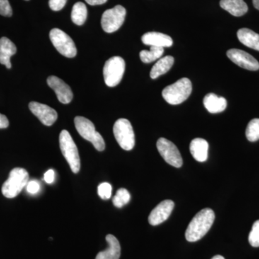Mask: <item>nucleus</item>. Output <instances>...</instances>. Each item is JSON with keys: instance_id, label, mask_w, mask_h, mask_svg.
<instances>
[{"instance_id": "1", "label": "nucleus", "mask_w": 259, "mask_h": 259, "mask_svg": "<svg viewBox=\"0 0 259 259\" xmlns=\"http://www.w3.org/2000/svg\"><path fill=\"white\" fill-rule=\"evenodd\" d=\"M214 211L204 208L199 211L187 227L186 239L189 242H196L202 239L209 231L214 221Z\"/></svg>"}, {"instance_id": "2", "label": "nucleus", "mask_w": 259, "mask_h": 259, "mask_svg": "<svg viewBox=\"0 0 259 259\" xmlns=\"http://www.w3.org/2000/svg\"><path fill=\"white\" fill-rule=\"evenodd\" d=\"M192 91V85L190 80L182 78L173 84L166 87L162 92V96L170 105H180L188 99Z\"/></svg>"}, {"instance_id": "3", "label": "nucleus", "mask_w": 259, "mask_h": 259, "mask_svg": "<svg viewBox=\"0 0 259 259\" xmlns=\"http://www.w3.org/2000/svg\"><path fill=\"white\" fill-rule=\"evenodd\" d=\"M28 172L23 168H15L10 171L8 180L3 184L2 192L7 198H15L26 187Z\"/></svg>"}, {"instance_id": "4", "label": "nucleus", "mask_w": 259, "mask_h": 259, "mask_svg": "<svg viewBox=\"0 0 259 259\" xmlns=\"http://www.w3.org/2000/svg\"><path fill=\"white\" fill-rule=\"evenodd\" d=\"M59 144L61 153L69 163L71 171L77 174L81 168L79 151L71 135L66 130L61 132Z\"/></svg>"}, {"instance_id": "5", "label": "nucleus", "mask_w": 259, "mask_h": 259, "mask_svg": "<svg viewBox=\"0 0 259 259\" xmlns=\"http://www.w3.org/2000/svg\"><path fill=\"white\" fill-rule=\"evenodd\" d=\"M75 127L80 136L93 144L97 151L105 150V143L101 135L97 132L95 125L86 117L77 116L74 119Z\"/></svg>"}, {"instance_id": "6", "label": "nucleus", "mask_w": 259, "mask_h": 259, "mask_svg": "<svg viewBox=\"0 0 259 259\" xmlns=\"http://www.w3.org/2000/svg\"><path fill=\"white\" fill-rule=\"evenodd\" d=\"M125 70V63L120 56H113L105 62L103 76L105 83L114 88L120 83Z\"/></svg>"}, {"instance_id": "7", "label": "nucleus", "mask_w": 259, "mask_h": 259, "mask_svg": "<svg viewBox=\"0 0 259 259\" xmlns=\"http://www.w3.org/2000/svg\"><path fill=\"white\" fill-rule=\"evenodd\" d=\"M114 136L119 146L125 151H131L136 144L132 125L127 119L120 118L116 121L113 127Z\"/></svg>"}, {"instance_id": "8", "label": "nucleus", "mask_w": 259, "mask_h": 259, "mask_svg": "<svg viewBox=\"0 0 259 259\" xmlns=\"http://www.w3.org/2000/svg\"><path fill=\"white\" fill-rule=\"evenodd\" d=\"M50 39L53 45L61 55L74 58L77 54L76 46L69 35L59 28H54L50 32Z\"/></svg>"}, {"instance_id": "9", "label": "nucleus", "mask_w": 259, "mask_h": 259, "mask_svg": "<svg viewBox=\"0 0 259 259\" xmlns=\"http://www.w3.org/2000/svg\"><path fill=\"white\" fill-rule=\"evenodd\" d=\"M126 10L121 5L107 10L102 16L101 25L104 31L112 33L117 31L125 21Z\"/></svg>"}, {"instance_id": "10", "label": "nucleus", "mask_w": 259, "mask_h": 259, "mask_svg": "<svg viewBox=\"0 0 259 259\" xmlns=\"http://www.w3.org/2000/svg\"><path fill=\"white\" fill-rule=\"evenodd\" d=\"M157 149L161 157L168 164L176 168H180L183 164V159L178 148L171 141L164 138L158 140Z\"/></svg>"}, {"instance_id": "11", "label": "nucleus", "mask_w": 259, "mask_h": 259, "mask_svg": "<svg viewBox=\"0 0 259 259\" xmlns=\"http://www.w3.org/2000/svg\"><path fill=\"white\" fill-rule=\"evenodd\" d=\"M227 56L243 69L249 71H257L259 69L258 61L248 53L240 49H230L227 51Z\"/></svg>"}, {"instance_id": "12", "label": "nucleus", "mask_w": 259, "mask_h": 259, "mask_svg": "<svg viewBox=\"0 0 259 259\" xmlns=\"http://www.w3.org/2000/svg\"><path fill=\"white\" fill-rule=\"evenodd\" d=\"M29 108L44 125H52L57 120V112L54 109L47 105L37 102H31L29 104Z\"/></svg>"}, {"instance_id": "13", "label": "nucleus", "mask_w": 259, "mask_h": 259, "mask_svg": "<svg viewBox=\"0 0 259 259\" xmlns=\"http://www.w3.org/2000/svg\"><path fill=\"white\" fill-rule=\"evenodd\" d=\"M47 83L54 90L59 102L63 104H69L71 102L73 99L72 90L62 79L57 76H51L47 79Z\"/></svg>"}, {"instance_id": "14", "label": "nucleus", "mask_w": 259, "mask_h": 259, "mask_svg": "<svg viewBox=\"0 0 259 259\" xmlns=\"http://www.w3.org/2000/svg\"><path fill=\"white\" fill-rule=\"evenodd\" d=\"M175 207L173 201L167 199L162 201L150 213L148 222L151 226H158L166 221Z\"/></svg>"}, {"instance_id": "15", "label": "nucleus", "mask_w": 259, "mask_h": 259, "mask_svg": "<svg viewBox=\"0 0 259 259\" xmlns=\"http://www.w3.org/2000/svg\"><path fill=\"white\" fill-rule=\"evenodd\" d=\"M142 42L145 45L155 47H171L173 40L171 37L158 32H148L142 36Z\"/></svg>"}, {"instance_id": "16", "label": "nucleus", "mask_w": 259, "mask_h": 259, "mask_svg": "<svg viewBox=\"0 0 259 259\" xmlns=\"http://www.w3.org/2000/svg\"><path fill=\"white\" fill-rule=\"evenodd\" d=\"M209 144L203 139H194L190 143V150L191 154L194 159L199 162L207 161L208 158Z\"/></svg>"}, {"instance_id": "17", "label": "nucleus", "mask_w": 259, "mask_h": 259, "mask_svg": "<svg viewBox=\"0 0 259 259\" xmlns=\"http://www.w3.org/2000/svg\"><path fill=\"white\" fill-rule=\"evenodd\" d=\"M17 52V48L8 37L0 39V64L5 65L8 69H11L10 58Z\"/></svg>"}, {"instance_id": "18", "label": "nucleus", "mask_w": 259, "mask_h": 259, "mask_svg": "<svg viewBox=\"0 0 259 259\" xmlns=\"http://www.w3.org/2000/svg\"><path fill=\"white\" fill-rule=\"evenodd\" d=\"M106 241L108 247L105 250L100 252L95 259H119L121 254V248L118 240L112 235H107Z\"/></svg>"}, {"instance_id": "19", "label": "nucleus", "mask_w": 259, "mask_h": 259, "mask_svg": "<svg viewBox=\"0 0 259 259\" xmlns=\"http://www.w3.org/2000/svg\"><path fill=\"white\" fill-rule=\"evenodd\" d=\"M204 106L210 113L222 112L227 107V100L224 97H219L215 94L209 93L204 97Z\"/></svg>"}, {"instance_id": "20", "label": "nucleus", "mask_w": 259, "mask_h": 259, "mask_svg": "<svg viewBox=\"0 0 259 259\" xmlns=\"http://www.w3.org/2000/svg\"><path fill=\"white\" fill-rule=\"evenodd\" d=\"M221 8L236 17H241L248 12V5L243 0H221Z\"/></svg>"}, {"instance_id": "21", "label": "nucleus", "mask_w": 259, "mask_h": 259, "mask_svg": "<svg viewBox=\"0 0 259 259\" xmlns=\"http://www.w3.org/2000/svg\"><path fill=\"white\" fill-rule=\"evenodd\" d=\"M237 36L245 47L259 51V34L248 28H241L237 32Z\"/></svg>"}, {"instance_id": "22", "label": "nucleus", "mask_w": 259, "mask_h": 259, "mask_svg": "<svg viewBox=\"0 0 259 259\" xmlns=\"http://www.w3.org/2000/svg\"><path fill=\"white\" fill-rule=\"evenodd\" d=\"M174 62L175 59L171 56H166L160 59L153 66L150 73L151 79H157L161 75L166 74L171 69Z\"/></svg>"}, {"instance_id": "23", "label": "nucleus", "mask_w": 259, "mask_h": 259, "mask_svg": "<svg viewBox=\"0 0 259 259\" xmlns=\"http://www.w3.org/2000/svg\"><path fill=\"white\" fill-rule=\"evenodd\" d=\"M88 18V8L83 3H76L71 11V20L77 25H82Z\"/></svg>"}, {"instance_id": "24", "label": "nucleus", "mask_w": 259, "mask_h": 259, "mask_svg": "<svg viewBox=\"0 0 259 259\" xmlns=\"http://www.w3.org/2000/svg\"><path fill=\"white\" fill-rule=\"evenodd\" d=\"M164 52L163 48L151 47L149 51L143 50L140 53V58L141 61L146 64L160 59Z\"/></svg>"}, {"instance_id": "25", "label": "nucleus", "mask_w": 259, "mask_h": 259, "mask_svg": "<svg viewBox=\"0 0 259 259\" xmlns=\"http://www.w3.org/2000/svg\"><path fill=\"white\" fill-rule=\"evenodd\" d=\"M247 139L250 142H255L259 140V119L255 118L250 121L245 131Z\"/></svg>"}, {"instance_id": "26", "label": "nucleus", "mask_w": 259, "mask_h": 259, "mask_svg": "<svg viewBox=\"0 0 259 259\" xmlns=\"http://www.w3.org/2000/svg\"><path fill=\"white\" fill-rule=\"evenodd\" d=\"M131 200V194L126 189L121 188L116 192L115 195L114 196L112 202L116 207L121 208V207L125 206Z\"/></svg>"}, {"instance_id": "27", "label": "nucleus", "mask_w": 259, "mask_h": 259, "mask_svg": "<svg viewBox=\"0 0 259 259\" xmlns=\"http://www.w3.org/2000/svg\"><path fill=\"white\" fill-rule=\"evenodd\" d=\"M248 241L251 246L259 247V220L255 221L252 226L251 231L248 236Z\"/></svg>"}, {"instance_id": "28", "label": "nucleus", "mask_w": 259, "mask_h": 259, "mask_svg": "<svg viewBox=\"0 0 259 259\" xmlns=\"http://www.w3.org/2000/svg\"><path fill=\"white\" fill-rule=\"evenodd\" d=\"M112 186L110 184L104 182L100 184L98 187V194L102 199H109L112 196Z\"/></svg>"}, {"instance_id": "29", "label": "nucleus", "mask_w": 259, "mask_h": 259, "mask_svg": "<svg viewBox=\"0 0 259 259\" xmlns=\"http://www.w3.org/2000/svg\"><path fill=\"white\" fill-rule=\"evenodd\" d=\"M0 15L5 17L13 15V10L8 0H0Z\"/></svg>"}, {"instance_id": "30", "label": "nucleus", "mask_w": 259, "mask_h": 259, "mask_svg": "<svg viewBox=\"0 0 259 259\" xmlns=\"http://www.w3.org/2000/svg\"><path fill=\"white\" fill-rule=\"evenodd\" d=\"M40 183L36 180L29 181L26 185L27 192L30 194H36L40 191Z\"/></svg>"}, {"instance_id": "31", "label": "nucleus", "mask_w": 259, "mask_h": 259, "mask_svg": "<svg viewBox=\"0 0 259 259\" xmlns=\"http://www.w3.org/2000/svg\"><path fill=\"white\" fill-rule=\"evenodd\" d=\"M67 0H49V7L54 11H59L64 8Z\"/></svg>"}, {"instance_id": "32", "label": "nucleus", "mask_w": 259, "mask_h": 259, "mask_svg": "<svg viewBox=\"0 0 259 259\" xmlns=\"http://www.w3.org/2000/svg\"><path fill=\"white\" fill-rule=\"evenodd\" d=\"M55 180V172L53 169H49L44 175V180L47 184H52Z\"/></svg>"}, {"instance_id": "33", "label": "nucleus", "mask_w": 259, "mask_h": 259, "mask_svg": "<svg viewBox=\"0 0 259 259\" xmlns=\"http://www.w3.org/2000/svg\"><path fill=\"white\" fill-rule=\"evenodd\" d=\"M9 126V120L6 116L0 113V129L7 128Z\"/></svg>"}, {"instance_id": "34", "label": "nucleus", "mask_w": 259, "mask_h": 259, "mask_svg": "<svg viewBox=\"0 0 259 259\" xmlns=\"http://www.w3.org/2000/svg\"><path fill=\"white\" fill-rule=\"evenodd\" d=\"M89 5H100L105 4L107 0H85Z\"/></svg>"}, {"instance_id": "35", "label": "nucleus", "mask_w": 259, "mask_h": 259, "mask_svg": "<svg viewBox=\"0 0 259 259\" xmlns=\"http://www.w3.org/2000/svg\"><path fill=\"white\" fill-rule=\"evenodd\" d=\"M253 4L255 9L259 10V0H253Z\"/></svg>"}, {"instance_id": "36", "label": "nucleus", "mask_w": 259, "mask_h": 259, "mask_svg": "<svg viewBox=\"0 0 259 259\" xmlns=\"http://www.w3.org/2000/svg\"><path fill=\"white\" fill-rule=\"evenodd\" d=\"M211 259H226L224 258V257L222 256V255H214V257H212Z\"/></svg>"}, {"instance_id": "37", "label": "nucleus", "mask_w": 259, "mask_h": 259, "mask_svg": "<svg viewBox=\"0 0 259 259\" xmlns=\"http://www.w3.org/2000/svg\"><path fill=\"white\" fill-rule=\"evenodd\" d=\"M26 1H28V0H26Z\"/></svg>"}]
</instances>
